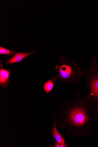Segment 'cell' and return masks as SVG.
<instances>
[{
	"label": "cell",
	"instance_id": "7a4b0ae2",
	"mask_svg": "<svg viewBox=\"0 0 98 147\" xmlns=\"http://www.w3.org/2000/svg\"><path fill=\"white\" fill-rule=\"evenodd\" d=\"M54 70L58 81L76 86L85 77L86 71L82 70L74 60L64 55L60 58Z\"/></svg>",
	"mask_w": 98,
	"mask_h": 147
},
{
	"label": "cell",
	"instance_id": "8992f818",
	"mask_svg": "<svg viewBox=\"0 0 98 147\" xmlns=\"http://www.w3.org/2000/svg\"><path fill=\"white\" fill-rule=\"evenodd\" d=\"M54 121L52 127V130L51 133V136L53 139L55 140L58 143L62 144H66V142L64 138V135L61 134L58 131L56 125V117L55 114L54 115Z\"/></svg>",
	"mask_w": 98,
	"mask_h": 147
},
{
	"label": "cell",
	"instance_id": "ba28073f",
	"mask_svg": "<svg viewBox=\"0 0 98 147\" xmlns=\"http://www.w3.org/2000/svg\"><path fill=\"white\" fill-rule=\"evenodd\" d=\"M17 52L15 51H12L8 49L1 47H0V55H6L9 56L14 55Z\"/></svg>",
	"mask_w": 98,
	"mask_h": 147
},
{
	"label": "cell",
	"instance_id": "52a82bcc",
	"mask_svg": "<svg viewBox=\"0 0 98 147\" xmlns=\"http://www.w3.org/2000/svg\"><path fill=\"white\" fill-rule=\"evenodd\" d=\"M58 81L57 76L53 77L44 83L43 89L46 94H49L51 92L54 88L55 84Z\"/></svg>",
	"mask_w": 98,
	"mask_h": 147
},
{
	"label": "cell",
	"instance_id": "6da1fadb",
	"mask_svg": "<svg viewBox=\"0 0 98 147\" xmlns=\"http://www.w3.org/2000/svg\"><path fill=\"white\" fill-rule=\"evenodd\" d=\"M71 102L66 101L65 107L59 105L60 114L56 123L66 128L67 134L74 136L85 137L92 131L97 118V109L90 95H84L80 90L76 92Z\"/></svg>",
	"mask_w": 98,
	"mask_h": 147
},
{
	"label": "cell",
	"instance_id": "3957f363",
	"mask_svg": "<svg viewBox=\"0 0 98 147\" xmlns=\"http://www.w3.org/2000/svg\"><path fill=\"white\" fill-rule=\"evenodd\" d=\"M96 57L90 60V67L87 71L85 77L87 81L89 94L94 102L97 109L98 117V65L96 61Z\"/></svg>",
	"mask_w": 98,
	"mask_h": 147
},
{
	"label": "cell",
	"instance_id": "5b68a950",
	"mask_svg": "<svg viewBox=\"0 0 98 147\" xmlns=\"http://www.w3.org/2000/svg\"><path fill=\"white\" fill-rule=\"evenodd\" d=\"M35 51L29 52H17L10 59L5 60V63L12 64L21 62L24 59L28 57L35 53Z\"/></svg>",
	"mask_w": 98,
	"mask_h": 147
},
{
	"label": "cell",
	"instance_id": "277c9868",
	"mask_svg": "<svg viewBox=\"0 0 98 147\" xmlns=\"http://www.w3.org/2000/svg\"><path fill=\"white\" fill-rule=\"evenodd\" d=\"M1 62L0 65V86L3 88H6L10 82V76L11 69L7 70L3 67V65Z\"/></svg>",
	"mask_w": 98,
	"mask_h": 147
},
{
	"label": "cell",
	"instance_id": "9c48e42d",
	"mask_svg": "<svg viewBox=\"0 0 98 147\" xmlns=\"http://www.w3.org/2000/svg\"><path fill=\"white\" fill-rule=\"evenodd\" d=\"M55 147H68V145L67 144H62L58 143L55 140L53 139Z\"/></svg>",
	"mask_w": 98,
	"mask_h": 147
}]
</instances>
